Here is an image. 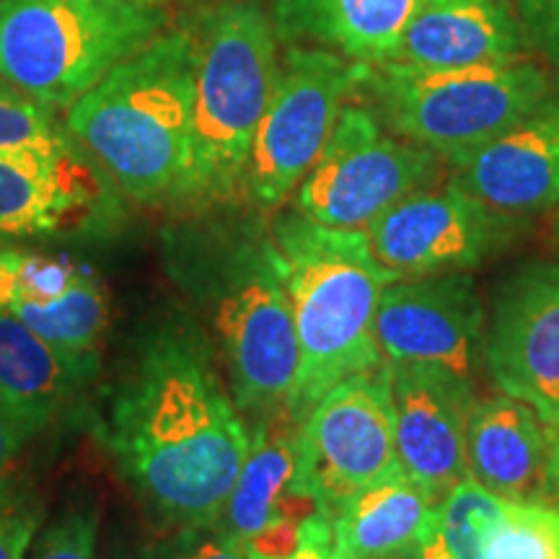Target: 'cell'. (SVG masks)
Wrapping results in <instances>:
<instances>
[{
	"label": "cell",
	"instance_id": "cell-27",
	"mask_svg": "<svg viewBox=\"0 0 559 559\" xmlns=\"http://www.w3.org/2000/svg\"><path fill=\"white\" fill-rule=\"evenodd\" d=\"M99 542V510L73 506L34 536L26 559H96Z\"/></svg>",
	"mask_w": 559,
	"mask_h": 559
},
{
	"label": "cell",
	"instance_id": "cell-21",
	"mask_svg": "<svg viewBox=\"0 0 559 559\" xmlns=\"http://www.w3.org/2000/svg\"><path fill=\"white\" fill-rule=\"evenodd\" d=\"M425 0H272L280 39L311 41L360 66L394 58L407 24Z\"/></svg>",
	"mask_w": 559,
	"mask_h": 559
},
{
	"label": "cell",
	"instance_id": "cell-2",
	"mask_svg": "<svg viewBox=\"0 0 559 559\" xmlns=\"http://www.w3.org/2000/svg\"><path fill=\"white\" fill-rule=\"evenodd\" d=\"M198 39L166 29L62 117L70 138L135 202L177 200L190 169Z\"/></svg>",
	"mask_w": 559,
	"mask_h": 559
},
{
	"label": "cell",
	"instance_id": "cell-19",
	"mask_svg": "<svg viewBox=\"0 0 559 559\" xmlns=\"http://www.w3.org/2000/svg\"><path fill=\"white\" fill-rule=\"evenodd\" d=\"M526 29L508 0H425L389 62L409 68H472L523 60Z\"/></svg>",
	"mask_w": 559,
	"mask_h": 559
},
{
	"label": "cell",
	"instance_id": "cell-33",
	"mask_svg": "<svg viewBox=\"0 0 559 559\" xmlns=\"http://www.w3.org/2000/svg\"><path fill=\"white\" fill-rule=\"evenodd\" d=\"M549 453H547V472H544V492L542 506L559 510V425L547 430Z\"/></svg>",
	"mask_w": 559,
	"mask_h": 559
},
{
	"label": "cell",
	"instance_id": "cell-31",
	"mask_svg": "<svg viewBox=\"0 0 559 559\" xmlns=\"http://www.w3.org/2000/svg\"><path fill=\"white\" fill-rule=\"evenodd\" d=\"M247 559H334L332 547V519L326 513H317L306 521L298 547L288 557H260L247 555Z\"/></svg>",
	"mask_w": 559,
	"mask_h": 559
},
{
	"label": "cell",
	"instance_id": "cell-7",
	"mask_svg": "<svg viewBox=\"0 0 559 559\" xmlns=\"http://www.w3.org/2000/svg\"><path fill=\"white\" fill-rule=\"evenodd\" d=\"M215 296L213 330L234 404L257 419L285 412L298 379L300 347L272 239L236 249Z\"/></svg>",
	"mask_w": 559,
	"mask_h": 559
},
{
	"label": "cell",
	"instance_id": "cell-22",
	"mask_svg": "<svg viewBox=\"0 0 559 559\" xmlns=\"http://www.w3.org/2000/svg\"><path fill=\"white\" fill-rule=\"evenodd\" d=\"M88 379L0 306V404L29 440L70 409Z\"/></svg>",
	"mask_w": 559,
	"mask_h": 559
},
{
	"label": "cell",
	"instance_id": "cell-5",
	"mask_svg": "<svg viewBox=\"0 0 559 559\" xmlns=\"http://www.w3.org/2000/svg\"><path fill=\"white\" fill-rule=\"evenodd\" d=\"M166 24V5L132 0H0V75L68 111Z\"/></svg>",
	"mask_w": 559,
	"mask_h": 559
},
{
	"label": "cell",
	"instance_id": "cell-12",
	"mask_svg": "<svg viewBox=\"0 0 559 559\" xmlns=\"http://www.w3.org/2000/svg\"><path fill=\"white\" fill-rule=\"evenodd\" d=\"M508 230L495 213L456 181L417 190L366 228L373 257L396 280L464 272L485 260Z\"/></svg>",
	"mask_w": 559,
	"mask_h": 559
},
{
	"label": "cell",
	"instance_id": "cell-28",
	"mask_svg": "<svg viewBox=\"0 0 559 559\" xmlns=\"http://www.w3.org/2000/svg\"><path fill=\"white\" fill-rule=\"evenodd\" d=\"M132 559H247V551L218 526L171 528L164 539L145 544Z\"/></svg>",
	"mask_w": 559,
	"mask_h": 559
},
{
	"label": "cell",
	"instance_id": "cell-26",
	"mask_svg": "<svg viewBox=\"0 0 559 559\" xmlns=\"http://www.w3.org/2000/svg\"><path fill=\"white\" fill-rule=\"evenodd\" d=\"M79 148L58 111L45 107L0 75V153Z\"/></svg>",
	"mask_w": 559,
	"mask_h": 559
},
{
	"label": "cell",
	"instance_id": "cell-9",
	"mask_svg": "<svg viewBox=\"0 0 559 559\" xmlns=\"http://www.w3.org/2000/svg\"><path fill=\"white\" fill-rule=\"evenodd\" d=\"M436 153L391 135L373 111L345 104L324 151L296 187V210L330 228L366 230L391 205L425 190Z\"/></svg>",
	"mask_w": 559,
	"mask_h": 559
},
{
	"label": "cell",
	"instance_id": "cell-20",
	"mask_svg": "<svg viewBox=\"0 0 559 559\" xmlns=\"http://www.w3.org/2000/svg\"><path fill=\"white\" fill-rule=\"evenodd\" d=\"M547 428L526 402L502 394L474 402L466 425L469 477L513 502H542Z\"/></svg>",
	"mask_w": 559,
	"mask_h": 559
},
{
	"label": "cell",
	"instance_id": "cell-13",
	"mask_svg": "<svg viewBox=\"0 0 559 559\" xmlns=\"http://www.w3.org/2000/svg\"><path fill=\"white\" fill-rule=\"evenodd\" d=\"M485 362L502 394L559 425V257L515 272L498 290Z\"/></svg>",
	"mask_w": 559,
	"mask_h": 559
},
{
	"label": "cell",
	"instance_id": "cell-4",
	"mask_svg": "<svg viewBox=\"0 0 559 559\" xmlns=\"http://www.w3.org/2000/svg\"><path fill=\"white\" fill-rule=\"evenodd\" d=\"M198 39L190 169L177 200L226 202L243 192L257 128L280 73L277 32L254 0H221L192 26Z\"/></svg>",
	"mask_w": 559,
	"mask_h": 559
},
{
	"label": "cell",
	"instance_id": "cell-17",
	"mask_svg": "<svg viewBox=\"0 0 559 559\" xmlns=\"http://www.w3.org/2000/svg\"><path fill=\"white\" fill-rule=\"evenodd\" d=\"M111 181L79 148L0 153V239L81 230L104 218Z\"/></svg>",
	"mask_w": 559,
	"mask_h": 559
},
{
	"label": "cell",
	"instance_id": "cell-24",
	"mask_svg": "<svg viewBox=\"0 0 559 559\" xmlns=\"http://www.w3.org/2000/svg\"><path fill=\"white\" fill-rule=\"evenodd\" d=\"M506 498L489 492L474 477H464L436 502L417 559H481L487 526Z\"/></svg>",
	"mask_w": 559,
	"mask_h": 559
},
{
	"label": "cell",
	"instance_id": "cell-29",
	"mask_svg": "<svg viewBox=\"0 0 559 559\" xmlns=\"http://www.w3.org/2000/svg\"><path fill=\"white\" fill-rule=\"evenodd\" d=\"M39 531V510L0 489V559H26Z\"/></svg>",
	"mask_w": 559,
	"mask_h": 559
},
{
	"label": "cell",
	"instance_id": "cell-14",
	"mask_svg": "<svg viewBox=\"0 0 559 559\" xmlns=\"http://www.w3.org/2000/svg\"><path fill=\"white\" fill-rule=\"evenodd\" d=\"M298 428L288 412L260 417L251 428L249 453L218 521L247 555L288 557L306 521L324 513L298 481Z\"/></svg>",
	"mask_w": 559,
	"mask_h": 559
},
{
	"label": "cell",
	"instance_id": "cell-25",
	"mask_svg": "<svg viewBox=\"0 0 559 559\" xmlns=\"http://www.w3.org/2000/svg\"><path fill=\"white\" fill-rule=\"evenodd\" d=\"M481 559H559V510L506 500L487 526Z\"/></svg>",
	"mask_w": 559,
	"mask_h": 559
},
{
	"label": "cell",
	"instance_id": "cell-1",
	"mask_svg": "<svg viewBox=\"0 0 559 559\" xmlns=\"http://www.w3.org/2000/svg\"><path fill=\"white\" fill-rule=\"evenodd\" d=\"M104 443L166 531L218 526L251 430L187 324H160L109 402Z\"/></svg>",
	"mask_w": 559,
	"mask_h": 559
},
{
	"label": "cell",
	"instance_id": "cell-18",
	"mask_svg": "<svg viewBox=\"0 0 559 559\" xmlns=\"http://www.w3.org/2000/svg\"><path fill=\"white\" fill-rule=\"evenodd\" d=\"M451 166L456 185L495 213L526 215L559 205V99L549 96Z\"/></svg>",
	"mask_w": 559,
	"mask_h": 559
},
{
	"label": "cell",
	"instance_id": "cell-23",
	"mask_svg": "<svg viewBox=\"0 0 559 559\" xmlns=\"http://www.w3.org/2000/svg\"><path fill=\"white\" fill-rule=\"evenodd\" d=\"M436 502L407 474L379 481L332 515L334 559H396L417 551Z\"/></svg>",
	"mask_w": 559,
	"mask_h": 559
},
{
	"label": "cell",
	"instance_id": "cell-6",
	"mask_svg": "<svg viewBox=\"0 0 559 559\" xmlns=\"http://www.w3.org/2000/svg\"><path fill=\"white\" fill-rule=\"evenodd\" d=\"M396 135L456 160L500 135L551 96L549 75L528 60L472 68H362L360 86Z\"/></svg>",
	"mask_w": 559,
	"mask_h": 559
},
{
	"label": "cell",
	"instance_id": "cell-16",
	"mask_svg": "<svg viewBox=\"0 0 559 559\" xmlns=\"http://www.w3.org/2000/svg\"><path fill=\"white\" fill-rule=\"evenodd\" d=\"M389 373L402 472L440 500L469 477L466 425L477 402L474 386L423 366H389Z\"/></svg>",
	"mask_w": 559,
	"mask_h": 559
},
{
	"label": "cell",
	"instance_id": "cell-30",
	"mask_svg": "<svg viewBox=\"0 0 559 559\" xmlns=\"http://www.w3.org/2000/svg\"><path fill=\"white\" fill-rule=\"evenodd\" d=\"M528 41L539 50L559 37V0H513Z\"/></svg>",
	"mask_w": 559,
	"mask_h": 559
},
{
	"label": "cell",
	"instance_id": "cell-34",
	"mask_svg": "<svg viewBox=\"0 0 559 559\" xmlns=\"http://www.w3.org/2000/svg\"><path fill=\"white\" fill-rule=\"evenodd\" d=\"M542 52H547L549 55V58L551 60H555V66H557V70H559V37L557 39H551L549 41V45L547 47H544V50Z\"/></svg>",
	"mask_w": 559,
	"mask_h": 559
},
{
	"label": "cell",
	"instance_id": "cell-32",
	"mask_svg": "<svg viewBox=\"0 0 559 559\" xmlns=\"http://www.w3.org/2000/svg\"><path fill=\"white\" fill-rule=\"evenodd\" d=\"M24 443H26L24 432H21L19 425L13 423L9 409L0 404V479H3L5 472L11 469Z\"/></svg>",
	"mask_w": 559,
	"mask_h": 559
},
{
	"label": "cell",
	"instance_id": "cell-8",
	"mask_svg": "<svg viewBox=\"0 0 559 559\" xmlns=\"http://www.w3.org/2000/svg\"><path fill=\"white\" fill-rule=\"evenodd\" d=\"M362 68L324 47L285 50L243 174L251 202L277 207L296 192L324 151L349 94L360 86Z\"/></svg>",
	"mask_w": 559,
	"mask_h": 559
},
{
	"label": "cell",
	"instance_id": "cell-35",
	"mask_svg": "<svg viewBox=\"0 0 559 559\" xmlns=\"http://www.w3.org/2000/svg\"><path fill=\"white\" fill-rule=\"evenodd\" d=\"M132 3H145V5H166L169 0H132Z\"/></svg>",
	"mask_w": 559,
	"mask_h": 559
},
{
	"label": "cell",
	"instance_id": "cell-3",
	"mask_svg": "<svg viewBox=\"0 0 559 559\" xmlns=\"http://www.w3.org/2000/svg\"><path fill=\"white\" fill-rule=\"evenodd\" d=\"M270 239L300 347L285 412L300 425L340 381L383 366L376 311L383 288L396 277L373 257L366 230L321 226L298 210L280 215Z\"/></svg>",
	"mask_w": 559,
	"mask_h": 559
},
{
	"label": "cell",
	"instance_id": "cell-10",
	"mask_svg": "<svg viewBox=\"0 0 559 559\" xmlns=\"http://www.w3.org/2000/svg\"><path fill=\"white\" fill-rule=\"evenodd\" d=\"M402 474L394 440L391 373H355L326 391L298 428V481L326 515Z\"/></svg>",
	"mask_w": 559,
	"mask_h": 559
},
{
	"label": "cell",
	"instance_id": "cell-15",
	"mask_svg": "<svg viewBox=\"0 0 559 559\" xmlns=\"http://www.w3.org/2000/svg\"><path fill=\"white\" fill-rule=\"evenodd\" d=\"M0 306L91 379L109 300L91 272L58 257L0 243Z\"/></svg>",
	"mask_w": 559,
	"mask_h": 559
},
{
	"label": "cell",
	"instance_id": "cell-11",
	"mask_svg": "<svg viewBox=\"0 0 559 559\" xmlns=\"http://www.w3.org/2000/svg\"><path fill=\"white\" fill-rule=\"evenodd\" d=\"M373 334L389 366L432 368L474 386L485 362V311L464 272L389 283Z\"/></svg>",
	"mask_w": 559,
	"mask_h": 559
}]
</instances>
